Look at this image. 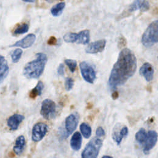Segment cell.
<instances>
[{
    "label": "cell",
    "instance_id": "cell-29",
    "mask_svg": "<svg viewBox=\"0 0 158 158\" xmlns=\"http://www.w3.org/2000/svg\"><path fill=\"white\" fill-rule=\"evenodd\" d=\"M57 73L60 75H63L64 74V65L63 64H60L57 68Z\"/></svg>",
    "mask_w": 158,
    "mask_h": 158
},
{
    "label": "cell",
    "instance_id": "cell-23",
    "mask_svg": "<svg viewBox=\"0 0 158 158\" xmlns=\"http://www.w3.org/2000/svg\"><path fill=\"white\" fill-rule=\"evenodd\" d=\"M147 134L148 133L144 128H140L135 135V139L138 143L143 144L147 136Z\"/></svg>",
    "mask_w": 158,
    "mask_h": 158
},
{
    "label": "cell",
    "instance_id": "cell-19",
    "mask_svg": "<svg viewBox=\"0 0 158 158\" xmlns=\"http://www.w3.org/2000/svg\"><path fill=\"white\" fill-rule=\"evenodd\" d=\"M128 133V130L127 127H123L120 130L119 133L115 131L112 133V138L117 143V144H120L123 138L127 136Z\"/></svg>",
    "mask_w": 158,
    "mask_h": 158
},
{
    "label": "cell",
    "instance_id": "cell-17",
    "mask_svg": "<svg viewBox=\"0 0 158 158\" xmlns=\"http://www.w3.org/2000/svg\"><path fill=\"white\" fill-rule=\"evenodd\" d=\"M25 144V141L24 136L22 135L18 136L15 140V146H14V148H13L14 152L17 155L21 154L22 152L23 151Z\"/></svg>",
    "mask_w": 158,
    "mask_h": 158
},
{
    "label": "cell",
    "instance_id": "cell-10",
    "mask_svg": "<svg viewBox=\"0 0 158 158\" xmlns=\"http://www.w3.org/2000/svg\"><path fill=\"white\" fill-rule=\"evenodd\" d=\"M78 118L79 116L77 113L71 114L65 118V128L67 136L76 129L78 123Z\"/></svg>",
    "mask_w": 158,
    "mask_h": 158
},
{
    "label": "cell",
    "instance_id": "cell-12",
    "mask_svg": "<svg viewBox=\"0 0 158 158\" xmlns=\"http://www.w3.org/2000/svg\"><path fill=\"white\" fill-rule=\"evenodd\" d=\"M36 40V36L33 33H30L26 36H25L23 38H22L21 40L17 41L15 42L14 44L11 45L10 47H21L22 48H28L33 45L34 42Z\"/></svg>",
    "mask_w": 158,
    "mask_h": 158
},
{
    "label": "cell",
    "instance_id": "cell-30",
    "mask_svg": "<svg viewBox=\"0 0 158 158\" xmlns=\"http://www.w3.org/2000/svg\"><path fill=\"white\" fill-rule=\"evenodd\" d=\"M57 43V40L54 36H51L48 41V44L49 45H54Z\"/></svg>",
    "mask_w": 158,
    "mask_h": 158
},
{
    "label": "cell",
    "instance_id": "cell-2",
    "mask_svg": "<svg viewBox=\"0 0 158 158\" xmlns=\"http://www.w3.org/2000/svg\"><path fill=\"white\" fill-rule=\"evenodd\" d=\"M48 58L44 53H38L36 59L28 62L23 69V75L28 79H37L43 73Z\"/></svg>",
    "mask_w": 158,
    "mask_h": 158
},
{
    "label": "cell",
    "instance_id": "cell-7",
    "mask_svg": "<svg viewBox=\"0 0 158 158\" xmlns=\"http://www.w3.org/2000/svg\"><path fill=\"white\" fill-rule=\"evenodd\" d=\"M80 68L83 79L89 83H93L96 79V72L94 68L86 62H81Z\"/></svg>",
    "mask_w": 158,
    "mask_h": 158
},
{
    "label": "cell",
    "instance_id": "cell-32",
    "mask_svg": "<svg viewBox=\"0 0 158 158\" xmlns=\"http://www.w3.org/2000/svg\"><path fill=\"white\" fill-rule=\"evenodd\" d=\"M22 1H25V2H34L35 0H22Z\"/></svg>",
    "mask_w": 158,
    "mask_h": 158
},
{
    "label": "cell",
    "instance_id": "cell-13",
    "mask_svg": "<svg viewBox=\"0 0 158 158\" xmlns=\"http://www.w3.org/2000/svg\"><path fill=\"white\" fill-rule=\"evenodd\" d=\"M154 69L151 64L146 62L140 67L139 74L144 77L147 81H150L153 79L154 76Z\"/></svg>",
    "mask_w": 158,
    "mask_h": 158
},
{
    "label": "cell",
    "instance_id": "cell-11",
    "mask_svg": "<svg viewBox=\"0 0 158 158\" xmlns=\"http://www.w3.org/2000/svg\"><path fill=\"white\" fill-rule=\"evenodd\" d=\"M106 41L105 40H100L90 43L86 48L85 51L88 54H96L102 52L106 46Z\"/></svg>",
    "mask_w": 158,
    "mask_h": 158
},
{
    "label": "cell",
    "instance_id": "cell-28",
    "mask_svg": "<svg viewBox=\"0 0 158 158\" xmlns=\"http://www.w3.org/2000/svg\"><path fill=\"white\" fill-rule=\"evenodd\" d=\"M96 135L98 137H101V136H103L104 135H105V132H104V129L99 127L97 128L96 131Z\"/></svg>",
    "mask_w": 158,
    "mask_h": 158
},
{
    "label": "cell",
    "instance_id": "cell-16",
    "mask_svg": "<svg viewBox=\"0 0 158 158\" xmlns=\"http://www.w3.org/2000/svg\"><path fill=\"white\" fill-rule=\"evenodd\" d=\"M81 141H82V138H81V134L78 131L74 133V134L71 138L70 142V144L72 149L74 151L79 150L81 148Z\"/></svg>",
    "mask_w": 158,
    "mask_h": 158
},
{
    "label": "cell",
    "instance_id": "cell-1",
    "mask_svg": "<svg viewBox=\"0 0 158 158\" xmlns=\"http://www.w3.org/2000/svg\"><path fill=\"white\" fill-rule=\"evenodd\" d=\"M136 66L134 53L128 48L123 49L111 70L108 80L109 89L112 92L115 91L117 86L123 85L134 75Z\"/></svg>",
    "mask_w": 158,
    "mask_h": 158
},
{
    "label": "cell",
    "instance_id": "cell-33",
    "mask_svg": "<svg viewBox=\"0 0 158 158\" xmlns=\"http://www.w3.org/2000/svg\"><path fill=\"white\" fill-rule=\"evenodd\" d=\"M102 158H113V157L111 156H104Z\"/></svg>",
    "mask_w": 158,
    "mask_h": 158
},
{
    "label": "cell",
    "instance_id": "cell-9",
    "mask_svg": "<svg viewBox=\"0 0 158 158\" xmlns=\"http://www.w3.org/2000/svg\"><path fill=\"white\" fill-rule=\"evenodd\" d=\"M157 133L154 130H150L148 132L147 136L143 143V152L144 154H148L151 149L156 145L157 141Z\"/></svg>",
    "mask_w": 158,
    "mask_h": 158
},
{
    "label": "cell",
    "instance_id": "cell-20",
    "mask_svg": "<svg viewBox=\"0 0 158 158\" xmlns=\"http://www.w3.org/2000/svg\"><path fill=\"white\" fill-rule=\"evenodd\" d=\"M43 88H44L43 83L41 81H38V83H37L36 86L30 91V94H29L30 98H31L32 99H34L36 96H40L42 93Z\"/></svg>",
    "mask_w": 158,
    "mask_h": 158
},
{
    "label": "cell",
    "instance_id": "cell-6",
    "mask_svg": "<svg viewBox=\"0 0 158 158\" xmlns=\"http://www.w3.org/2000/svg\"><path fill=\"white\" fill-rule=\"evenodd\" d=\"M56 112L55 102L49 99H44L41 104V115L46 119L49 120L54 117Z\"/></svg>",
    "mask_w": 158,
    "mask_h": 158
},
{
    "label": "cell",
    "instance_id": "cell-4",
    "mask_svg": "<svg viewBox=\"0 0 158 158\" xmlns=\"http://www.w3.org/2000/svg\"><path fill=\"white\" fill-rule=\"evenodd\" d=\"M102 145V139L94 138L86 144L81 153V158H97Z\"/></svg>",
    "mask_w": 158,
    "mask_h": 158
},
{
    "label": "cell",
    "instance_id": "cell-15",
    "mask_svg": "<svg viewBox=\"0 0 158 158\" xmlns=\"http://www.w3.org/2000/svg\"><path fill=\"white\" fill-rule=\"evenodd\" d=\"M149 5L146 0H135L128 8V12H132L138 9L141 10H147L149 9Z\"/></svg>",
    "mask_w": 158,
    "mask_h": 158
},
{
    "label": "cell",
    "instance_id": "cell-27",
    "mask_svg": "<svg viewBox=\"0 0 158 158\" xmlns=\"http://www.w3.org/2000/svg\"><path fill=\"white\" fill-rule=\"evenodd\" d=\"M74 84L73 80L70 77H67L65 80V88L67 91H70L72 89Z\"/></svg>",
    "mask_w": 158,
    "mask_h": 158
},
{
    "label": "cell",
    "instance_id": "cell-34",
    "mask_svg": "<svg viewBox=\"0 0 158 158\" xmlns=\"http://www.w3.org/2000/svg\"><path fill=\"white\" fill-rule=\"evenodd\" d=\"M46 1H47V2H52V1H55V0H45Z\"/></svg>",
    "mask_w": 158,
    "mask_h": 158
},
{
    "label": "cell",
    "instance_id": "cell-22",
    "mask_svg": "<svg viewBox=\"0 0 158 158\" xmlns=\"http://www.w3.org/2000/svg\"><path fill=\"white\" fill-rule=\"evenodd\" d=\"M80 131L85 138H88L91 135V128L90 126L86 123H82L80 125Z\"/></svg>",
    "mask_w": 158,
    "mask_h": 158
},
{
    "label": "cell",
    "instance_id": "cell-25",
    "mask_svg": "<svg viewBox=\"0 0 158 158\" xmlns=\"http://www.w3.org/2000/svg\"><path fill=\"white\" fill-rule=\"evenodd\" d=\"M22 54V50L21 49L17 48L15 49L11 53V58H12V62L14 63H17L20 59Z\"/></svg>",
    "mask_w": 158,
    "mask_h": 158
},
{
    "label": "cell",
    "instance_id": "cell-14",
    "mask_svg": "<svg viewBox=\"0 0 158 158\" xmlns=\"http://www.w3.org/2000/svg\"><path fill=\"white\" fill-rule=\"evenodd\" d=\"M24 118L25 117L23 115L15 114L10 116L7 119V126L11 130H16L18 128L20 123L23 121Z\"/></svg>",
    "mask_w": 158,
    "mask_h": 158
},
{
    "label": "cell",
    "instance_id": "cell-5",
    "mask_svg": "<svg viewBox=\"0 0 158 158\" xmlns=\"http://www.w3.org/2000/svg\"><path fill=\"white\" fill-rule=\"evenodd\" d=\"M63 39L66 43H76L86 44L89 41V31L85 30L78 33L69 32L64 35Z\"/></svg>",
    "mask_w": 158,
    "mask_h": 158
},
{
    "label": "cell",
    "instance_id": "cell-18",
    "mask_svg": "<svg viewBox=\"0 0 158 158\" xmlns=\"http://www.w3.org/2000/svg\"><path fill=\"white\" fill-rule=\"evenodd\" d=\"M1 73H0V81L1 83H2L4 80L6 78L7 75L9 73V67L8 65V64L4 57V56H1Z\"/></svg>",
    "mask_w": 158,
    "mask_h": 158
},
{
    "label": "cell",
    "instance_id": "cell-3",
    "mask_svg": "<svg viewBox=\"0 0 158 158\" xmlns=\"http://www.w3.org/2000/svg\"><path fill=\"white\" fill-rule=\"evenodd\" d=\"M141 42L146 47L158 43V20L152 22L148 27L142 36Z\"/></svg>",
    "mask_w": 158,
    "mask_h": 158
},
{
    "label": "cell",
    "instance_id": "cell-31",
    "mask_svg": "<svg viewBox=\"0 0 158 158\" xmlns=\"http://www.w3.org/2000/svg\"><path fill=\"white\" fill-rule=\"evenodd\" d=\"M118 94L116 91H114V92H112V98L114 99H117L118 98Z\"/></svg>",
    "mask_w": 158,
    "mask_h": 158
},
{
    "label": "cell",
    "instance_id": "cell-21",
    "mask_svg": "<svg viewBox=\"0 0 158 158\" xmlns=\"http://www.w3.org/2000/svg\"><path fill=\"white\" fill-rule=\"evenodd\" d=\"M65 6V4L64 2H59L54 5L51 9V12L52 15L55 17L60 15L62 14Z\"/></svg>",
    "mask_w": 158,
    "mask_h": 158
},
{
    "label": "cell",
    "instance_id": "cell-24",
    "mask_svg": "<svg viewBox=\"0 0 158 158\" xmlns=\"http://www.w3.org/2000/svg\"><path fill=\"white\" fill-rule=\"evenodd\" d=\"M29 26L27 23H23L22 25H19L14 31V33L15 35H21L27 33L28 31Z\"/></svg>",
    "mask_w": 158,
    "mask_h": 158
},
{
    "label": "cell",
    "instance_id": "cell-26",
    "mask_svg": "<svg viewBox=\"0 0 158 158\" xmlns=\"http://www.w3.org/2000/svg\"><path fill=\"white\" fill-rule=\"evenodd\" d=\"M65 64L68 66L71 72H74L77 67V62L73 59H65L64 60Z\"/></svg>",
    "mask_w": 158,
    "mask_h": 158
},
{
    "label": "cell",
    "instance_id": "cell-8",
    "mask_svg": "<svg viewBox=\"0 0 158 158\" xmlns=\"http://www.w3.org/2000/svg\"><path fill=\"white\" fill-rule=\"evenodd\" d=\"M48 130V127L46 124L42 122L36 123L32 129L31 139L33 141L37 142L41 141L46 135Z\"/></svg>",
    "mask_w": 158,
    "mask_h": 158
}]
</instances>
